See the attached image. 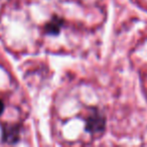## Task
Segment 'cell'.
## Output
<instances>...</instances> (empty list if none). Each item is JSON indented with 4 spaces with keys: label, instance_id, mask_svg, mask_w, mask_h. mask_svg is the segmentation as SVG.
Listing matches in <instances>:
<instances>
[{
    "label": "cell",
    "instance_id": "obj_1",
    "mask_svg": "<svg viewBox=\"0 0 147 147\" xmlns=\"http://www.w3.org/2000/svg\"><path fill=\"white\" fill-rule=\"evenodd\" d=\"M106 127V118L98 110H94L86 120V130L90 133L103 132Z\"/></svg>",
    "mask_w": 147,
    "mask_h": 147
},
{
    "label": "cell",
    "instance_id": "obj_3",
    "mask_svg": "<svg viewBox=\"0 0 147 147\" xmlns=\"http://www.w3.org/2000/svg\"><path fill=\"white\" fill-rule=\"evenodd\" d=\"M63 25V20L59 16H53L49 22L45 24V32L51 35H57L59 33L61 27Z\"/></svg>",
    "mask_w": 147,
    "mask_h": 147
},
{
    "label": "cell",
    "instance_id": "obj_4",
    "mask_svg": "<svg viewBox=\"0 0 147 147\" xmlns=\"http://www.w3.org/2000/svg\"><path fill=\"white\" fill-rule=\"evenodd\" d=\"M3 111H4V104H3L2 101L0 100V116H1V114L3 113Z\"/></svg>",
    "mask_w": 147,
    "mask_h": 147
},
{
    "label": "cell",
    "instance_id": "obj_2",
    "mask_svg": "<svg viewBox=\"0 0 147 147\" xmlns=\"http://www.w3.org/2000/svg\"><path fill=\"white\" fill-rule=\"evenodd\" d=\"M19 126L15 124H6L3 127L2 131V140L4 142L10 143H16L19 139Z\"/></svg>",
    "mask_w": 147,
    "mask_h": 147
}]
</instances>
